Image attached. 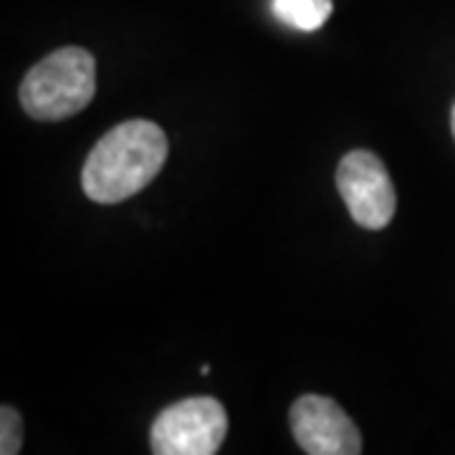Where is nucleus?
Returning a JSON list of instances; mask_svg holds the SVG:
<instances>
[{
	"label": "nucleus",
	"instance_id": "nucleus-8",
	"mask_svg": "<svg viewBox=\"0 0 455 455\" xmlns=\"http://www.w3.org/2000/svg\"><path fill=\"white\" fill-rule=\"evenodd\" d=\"M451 127H453V137H455V104H453V114H451Z\"/></svg>",
	"mask_w": 455,
	"mask_h": 455
},
{
	"label": "nucleus",
	"instance_id": "nucleus-6",
	"mask_svg": "<svg viewBox=\"0 0 455 455\" xmlns=\"http://www.w3.org/2000/svg\"><path fill=\"white\" fill-rule=\"evenodd\" d=\"M274 16L296 31H319L324 26L334 5L331 0H271Z\"/></svg>",
	"mask_w": 455,
	"mask_h": 455
},
{
	"label": "nucleus",
	"instance_id": "nucleus-2",
	"mask_svg": "<svg viewBox=\"0 0 455 455\" xmlns=\"http://www.w3.org/2000/svg\"><path fill=\"white\" fill-rule=\"evenodd\" d=\"M97 94V61L82 46H64L41 59L20 84V107L38 122L79 114Z\"/></svg>",
	"mask_w": 455,
	"mask_h": 455
},
{
	"label": "nucleus",
	"instance_id": "nucleus-7",
	"mask_svg": "<svg viewBox=\"0 0 455 455\" xmlns=\"http://www.w3.org/2000/svg\"><path fill=\"white\" fill-rule=\"evenodd\" d=\"M23 443V420L18 410L3 405L0 410V453L16 455Z\"/></svg>",
	"mask_w": 455,
	"mask_h": 455
},
{
	"label": "nucleus",
	"instance_id": "nucleus-1",
	"mask_svg": "<svg viewBox=\"0 0 455 455\" xmlns=\"http://www.w3.org/2000/svg\"><path fill=\"white\" fill-rule=\"evenodd\" d=\"M167 134L149 119H127L99 140L82 170L86 197L116 205L145 190L167 160Z\"/></svg>",
	"mask_w": 455,
	"mask_h": 455
},
{
	"label": "nucleus",
	"instance_id": "nucleus-3",
	"mask_svg": "<svg viewBox=\"0 0 455 455\" xmlns=\"http://www.w3.org/2000/svg\"><path fill=\"white\" fill-rule=\"evenodd\" d=\"M226 435V407L212 397H188L155 418L149 448L155 455H215Z\"/></svg>",
	"mask_w": 455,
	"mask_h": 455
},
{
	"label": "nucleus",
	"instance_id": "nucleus-4",
	"mask_svg": "<svg viewBox=\"0 0 455 455\" xmlns=\"http://www.w3.org/2000/svg\"><path fill=\"white\" fill-rule=\"evenodd\" d=\"M337 190L357 226L382 230L397 211V196L385 163L367 149L344 155L337 170Z\"/></svg>",
	"mask_w": 455,
	"mask_h": 455
},
{
	"label": "nucleus",
	"instance_id": "nucleus-5",
	"mask_svg": "<svg viewBox=\"0 0 455 455\" xmlns=\"http://www.w3.org/2000/svg\"><path fill=\"white\" fill-rule=\"evenodd\" d=\"M291 433L309 455H359L362 435L352 418L334 400L304 395L291 405Z\"/></svg>",
	"mask_w": 455,
	"mask_h": 455
}]
</instances>
